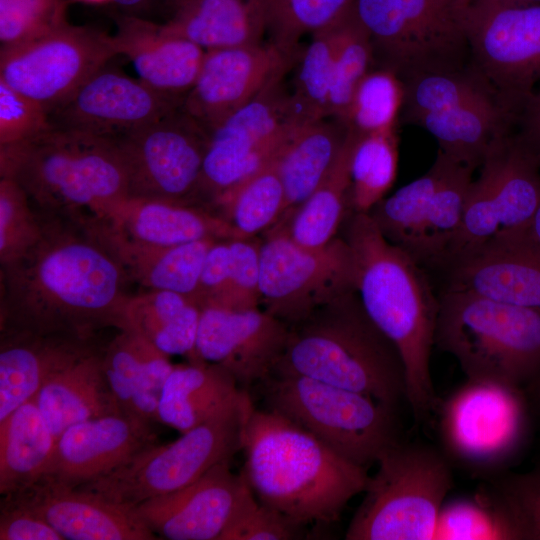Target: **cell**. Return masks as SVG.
I'll use <instances>...</instances> for the list:
<instances>
[{"mask_svg":"<svg viewBox=\"0 0 540 540\" xmlns=\"http://www.w3.org/2000/svg\"><path fill=\"white\" fill-rule=\"evenodd\" d=\"M42 219L39 240L1 265L0 331L121 329L132 281L113 250L92 226Z\"/></svg>","mask_w":540,"mask_h":540,"instance_id":"6da1fadb","label":"cell"},{"mask_svg":"<svg viewBox=\"0 0 540 540\" xmlns=\"http://www.w3.org/2000/svg\"><path fill=\"white\" fill-rule=\"evenodd\" d=\"M355 268V290L379 330L397 348L405 370L406 402L414 418L436 412L430 360L439 298L422 266L391 244L369 213L353 212L345 236Z\"/></svg>","mask_w":540,"mask_h":540,"instance_id":"7a4b0ae2","label":"cell"},{"mask_svg":"<svg viewBox=\"0 0 540 540\" xmlns=\"http://www.w3.org/2000/svg\"><path fill=\"white\" fill-rule=\"evenodd\" d=\"M241 450V473L256 499L301 526L337 521L370 477L367 468L269 408H253Z\"/></svg>","mask_w":540,"mask_h":540,"instance_id":"3957f363","label":"cell"},{"mask_svg":"<svg viewBox=\"0 0 540 540\" xmlns=\"http://www.w3.org/2000/svg\"><path fill=\"white\" fill-rule=\"evenodd\" d=\"M0 176L23 188L40 217L87 226L102 224L129 195L114 139L69 129L0 146Z\"/></svg>","mask_w":540,"mask_h":540,"instance_id":"277c9868","label":"cell"},{"mask_svg":"<svg viewBox=\"0 0 540 540\" xmlns=\"http://www.w3.org/2000/svg\"><path fill=\"white\" fill-rule=\"evenodd\" d=\"M273 372L301 375L361 393L395 410L406 400L401 356L369 318L356 290L291 326Z\"/></svg>","mask_w":540,"mask_h":540,"instance_id":"5b68a950","label":"cell"},{"mask_svg":"<svg viewBox=\"0 0 540 540\" xmlns=\"http://www.w3.org/2000/svg\"><path fill=\"white\" fill-rule=\"evenodd\" d=\"M435 345L467 378L526 386L540 372V311L468 291L439 298Z\"/></svg>","mask_w":540,"mask_h":540,"instance_id":"8992f818","label":"cell"},{"mask_svg":"<svg viewBox=\"0 0 540 540\" xmlns=\"http://www.w3.org/2000/svg\"><path fill=\"white\" fill-rule=\"evenodd\" d=\"M376 463L345 539H433L453 485L448 457L430 445L398 440Z\"/></svg>","mask_w":540,"mask_h":540,"instance_id":"52a82bcc","label":"cell"},{"mask_svg":"<svg viewBox=\"0 0 540 540\" xmlns=\"http://www.w3.org/2000/svg\"><path fill=\"white\" fill-rule=\"evenodd\" d=\"M253 408L242 389L215 417L173 442L144 448L110 473L77 488L130 508L182 489L242 449L243 431Z\"/></svg>","mask_w":540,"mask_h":540,"instance_id":"ba28073f","label":"cell"},{"mask_svg":"<svg viewBox=\"0 0 540 540\" xmlns=\"http://www.w3.org/2000/svg\"><path fill=\"white\" fill-rule=\"evenodd\" d=\"M470 0H355L377 67L402 80L470 65L466 22Z\"/></svg>","mask_w":540,"mask_h":540,"instance_id":"9c48e42d","label":"cell"},{"mask_svg":"<svg viewBox=\"0 0 540 540\" xmlns=\"http://www.w3.org/2000/svg\"><path fill=\"white\" fill-rule=\"evenodd\" d=\"M265 401L350 462L367 468L399 438L396 410L374 398L309 377L273 372Z\"/></svg>","mask_w":540,"mask_h":540,"instance_id":"30bf717a","label":"cell"},{"mask_svg":"<svg viewBox=\"0 0 540 540\" xmlns=\"http://www.w3.org/2000/svg\"><path fill=\"white\" fill-rule=\"evenodd\" d=\"M528 402L520 386L467 378L438 404L442 451L451 463L478 475L503 470L527 442Z\"/></svg>","mask_w":540,"mask_h":540,"instance_id":"8fae6325","label":"cell"},{"mask_svg":"<svg viewBox=\"0 0 540 540\" xmlns=\"http://www.w3.org/2000/svg\"><path fill=\"white\" fill-rule=\"evenodd\" d=\"M476 169L438 150L421 177L369 212L382 235L421 266H444Z\"/></svg>","mask_w":540,"mask_h":540,"instance_id":"7c38bea8","label":"cell"},{"mask_svg":"<svg viewBox=\"0 0 540 540\" xmlns=\"http://www.w3.org/2000/svg\"><path fill=\"white\" fill-rule=\"evenodd\" d=\"M470 65L517 119L540 93V3L470 0Z\"/></svg>","mask_w":540,"mask_h":540,"instance_id":"4fadbf2b","label":"cell"},{"mask_svg":"<svg viewBox=\"0 0 540 540\" xmlns=\"http://www.w3.org/2000/svg\"><path fill=\"white\" fill-rule=\"evenodd\" d=\"M355 290L351 248L335 237L320 248L293 241L275 225L260 247V307L289 327L338 297Z\"/></svg>","mask_w":540,"mask_h":540,"instance_id":"5bb4252c","label":"cell"},{"mask_svg":"<svg viewBox=\"0 0 540 540\" xmlns=\"http://www.w3.org/2000/svg\"><path fill=\"white\" fill-rule=\"evenodd\" d=\"M480 168L444 266L470 256L499 234L525 230L540 204V163L514 131L494 143Z\"/></svg>","mask_w":540,"mask_h":540,"instance_id":"9a60e30c","label":"cell"},{"mask_svg":"<svg viewBox=\"0 0 540 540\" xmlns=\"http://www.w3.org/2000/svg\"><path fill=\"white\" fill-rule=\"evenodd\" d=\"M118 55L113 36L63 22L27 42L0 49V80L48 112Z\"/></svg>","mask_w":540,"mask_h":540,"instance_id":"2e32d148","label":"cell"},{"mask_svg":"<svg viewBox=\"0 0 540 540\" xmlns=\"http://www.w3.org/2000/svg\"><path fill=\"white\" fill-rule=\"evenodd\" d=\"M280 77L209 133L197 195L213 202L279 152L297 127Z\"/></svg>","mask_w":540,"mask_h":540,"instance_id":"e0dca14e","label":"cell"},{"mask_svg":"<svg viewBox=\"0 0 540 540\" xmlns=\"http://www.w3.org/2000/svg\"><path fill=\"white\" fill-rule=\"evenodd\" d=\"M114 141L128 196L196 203L209 132L181 106Z\"/></svg>","mask_w":540,"mask_h":540,"instance_id":"ac0fdd59","label":"cell"},{"mask_svg":"<svg viewBox=\"0 0 540 540\" xmlns=\"http://www.w3.org/2000/svg\"><path fill=\"white\" fill-rule=\"evenodd\" d=\"M298 55L271 41L207 50L181 107L210 133L273 81L286 76Z\"/></svg>","mask_w":540,"mask_h":540,"instance_id":"d6986e66","label":"cell"},{"mask_svg":"<svg viewBox=\"0 0 540 540\" xmlns=\"http://www.w3.org/2000/svg\"><path fill=\"white\" fill-rule=\"evenodd\" d=\"M182 102L106 65L51 110L49 119L54 128L115 139L162 118Z\"/></svg>","mask_w":540,"mask_h":540,"instance_id":"ffe728a7","label":"cell"},{"mask_svg":"<svg viewBox=\"0 0 540 540\" xmlns=\"http://www.w3.org/2000/svg\"><path fill=\"white\" fill-rule=\"evenodd\" d=\"M255 498L242 473L224 461L192 484L134 509L163 538L221 540Z\"/></svg>","mask_w":540,"mask_h":540,"instance_id":"44dd1931","label":"cell"},{"mask_svg":"<svg viewBox=\"0 0 540 540\" xmlns=\"http://www.w3.org/2000/svg\"><path fill=\"white\" fill-rule=\"evenodd\" d=\"M290 327L261 307L202 308L196 359L227 370L246 388L269 377L285 351Z\"/></svg>","mask_w":540,"mask_h":540,"instance_id":"7402d4cb","label":"cell"},{"mask_svg":"<svg viewBox=\"0 0 540 540\" xmlns=\"http://www.w3.org/2000/svg\"><path fill=\"white\" fill-rule=\"evenodd\" d=\"M150 423L118 413L68 427L58 437L54 457L42 479L77 488L110 473L157 443Z\"/></svg>","mask_w":540,"mask_h":540,"instance_id":"603a6c76","label":"cell"},{"mask_svg":"<svg viewBox=\"0 0 540 540\" xmlns=\"http://www.w3.org/2000/svg\"><path fill=\"white\" fill-rule=\"evenodd\" d=\"M2 501L37 514L68 540H152L156 534L134 508L91 492L39 480Z\"/></svg>","mask_w":540,"mask_h":540,"instance_id":"cb8c5ba5","label":"cell"},{"mask_svg":"<svg viewBox=\"0 0 540 540\" xmlns=\"http://www.w3.org/2000/svg\"><path fill=\"white\" fill-rule=\"evenodd\" d=\"M449 268L448 289L540 311V244L525 230L499 234Z\"/></svg>","mask_w":540,"mask_h":540,"instance_id":"d4e9b609","label":"cell"},{"mask_svg":"<svg viewBox=\"0 0 540 540\" xmlns=\"http://www.w3.org/2000/svg\"><path fill=\"white\" fill-rule=\"evenodd\" d=\"M95 228L129 242L157 247L241 238L226 219L196 203L132 196L116 204Z\"/></svg>","mask_w":540,"mask_h":540,"instance_id":"484cf974","label":"cell"},{"mask_svg":"<svg viewBox=\"0 0 540 540\" xmlns=\"http://www.w3.org/2000/svg\"><path fill=\"white\" fill-rule=\"evenodd\" d=\"M0 423L57 373L100 349L95 338L0 331Z\"/></svg>","mask_w":540,"mask_h":540,"instance_id":"4316f807","label":"cell"},{"mask_svg":"<svg viewBox=\"0 0 540 540\" xmlns=\"http://www.w3.org/2000/svg\"><path fill=\"white\" fill-rule=\"evenodd\" d=\"M113 35L118 54L133 64L138 78L161 94L183 101L198 76L205 50L156 24L124 14Z\"/></svg>","mask_w":540,"mask_h":540,"instance_id":"83f0119b","label":"cell"},{"mask_svg":"<svg viewBox=\"0 0 540 540\" xmlns=\"http://www.w3.org/2000/svg\"><path fill=\"white\" fill-rule=\"evenodd\" d=\"M169 355L139 333L122 328L103 348V369L123 413L159 422L164 384L174 368Z\"/></svg>","mask_w":540,"mask_h":540,"instance_id":"f1b7e54d","label":"cell"},{"mask_svg":"<svg viewBox=\"0 0 540 540\" xmlns=\"http://www.w3.org/2000/svg\"><path fill=\"white\" fill-rule=\"evenodd\" d=\"M102 355L100 348L66 367L33 398L57 439L74 424L123 413L105 376Z\"/></svg>","mask_w":540,"mask_h":540,"instance_id":"f546056e","label":"cell"},{"mask_svg":"<svg viewBox=\"0 0 540 540\" xmlns=\"http://www.w3.org/2000/svg\"><path fill=\"white\" fill-rule=\"evenodd\" d=\"M164 26L205 51L257 44L267 32L266 0H186Z\"/></svg>","mask_w":540,"mask_h":540,"instance_id":"4dcf8cb0","label":"cell"},{"mask_svg":"<svg viewBox=\"0 0 540 540\" xmlns=\"http://www.w3.org/2000/svg\"><path fill=\"white\" fill-rule=\"evenodd\" d=\"M241 390L218 365L201 360L174 365L162 390L158 420L184 433L224 411Z\"/></svg>","mask_w":540,"mask_h":540,"instance_id":"1f68e13d","label":"cell"},{"mask_svg":"<svg viewBox=\"0 0 540 540\" xmlns=\"http://www.w3.org/2000/svg\"><path fill=\"white\" fill-rule=\"evenodd\" d=\"M412 123L426 129L447 156L477 169L494 143L514 131L516 118L499 102H482L426 113Z\"/></svg>","mask_w":540,"mask_h":540,"instance_id":"d6a6232c","label":"cell"},{"mask_svg":"<svg viewBox=\"0 0 540 540\" xmlns=\"http://www.w3.org/2000/svg\"><path fill=\"white\" fill-rule=\"evenodd\" d=\"M95 229L113 250L131 281L147 290L173 291L193 301L206 255L218 241L203 239L168 247L146 246Z\"/></svg>","mask_w":540,"mask_h":540,"instance_id":"836d02e7","label":"cell"},{"mask_svg":"<svg viewBox=\"0 0 540 540\" xmlns=\"http://www.w3.org/2000/svg\"><path fill=\"white\" fill-rule=\"evenodd\" d=\"M347 132L348 128L341 122L322 119L297 127L284 143L274 157L286 197V210L280 221L301 205L326 177Z\"/></svg>","mask_w":540,"mask_h":540,"instance_id":"e575fe53","label":"cell"},{"mask_svg":"<svg viewBox=\"0 0 540 540\" xmlns=\"http://www.w3.org/2000/svg\"><path fill=\"white\" fill-rule=\"evenodd\" d=\"M57 438L34 399L0 423V494L23 491L43 478L54 457Z\"/></svg>","mask_w":540,"mask_h":540,"instance_id":"d590c367","label":"cell"},{"mask_svg":"<svg viewBox=\"0 0 540 540\" xmlns=\"http://www.w3.org/2000/svg\"><path fill=\"white\" fill-rule=\"evenodd\" d=\"M202 308L191 298L167 290L131 295L122 328L133 330L165 354L196 359V340ZM121 328V329H122Z\"/></svg>","mask_w":540,"mask_h":540,"instance_id":"8d00e7d4","label":"cell"},{"mask_svg":"<svg viewBox=\"0 0 540 540\" xmlns=\"http://www.w3.org/2000/svg\"><path fill=\"white\" fill-rule=\"evenodd\" d=\"M356 133L346 139L329 173L310 196L276 225L301 246L320 248L335 237L350 207V160Z\"/></svg>","mask_w":540,"mask_h":540,"instance_id":"74e56055","label":"cell"},{"mask_svg":"<svg viewBox=\"0 0 540 540\" xmlns=\"http://www.w3.org/2000/svg\"><path fill=\"white\" fill-rule=\"evenodd\" d=\"M213 204L241 238L257 237L275 226L286 210L275 159L223 192Z\"/></svg>","mask_w":540,"mask_h":540,"instance_id":"f35d334b","label":"cell"},{"mask_svg":"<svg viewBox=\"0 0 540 540\" xmlns=\"http://www.w3.org/2000/svg\"><path fill=\"white\" fill-rule=\"evenodd\" d=\"M402 118L412 123L420 115L470 103L499 102L486 81L469 65L463 69L418 74L403 80Z\"/></svg>","mask_w":540,"mask_h":540,"instance_id":"ab89813d","label":"cell"},{"mask_svg":"<svg viewBox=\"0 0 540 540\" xmlns=\"http://www.w3.org/2000/svg\"><path fill=\"white\" fill-rule=\"evenodd\" d=\"M336 24L311 34L310 43L300 50L295 61L296 71L290 102L298 126L329 117Z\"/></svg>","mask_w":540,"mask_h":540,"instance_id":"60d3db41","label":"cell"},{"mask_svg":"<svg viewBox=\"0 0 540 540\" xmlns=\"http://www.w3.org/2000/svg\"><path fill=\"white\" fill-rule=\"evenodd\" d=\"M398 168L397 129L357 134L350 160V207L369 213L394 184Z\"/></svg>","mask_w":540,"mask_h":540,"instance_id":"b9f144b4","label":"cell"},{"mask_svg":"<svg viewBox=\"0 0 540 540\" xmlns=\"http://www.w3.org/2000/svg\"><path fill=\"white\" fill-rule=\"evenodd\" d=\"M404 97L403 80L388 68L374 66L358 84L344 125L357 134L397 129Z\"/></svg>","mask_w":540,"mask_h":540,"instance_id":"7bdbcfd3","label":"cell"},{"mask_svg":"<svg viewBox=\"0 0 540 540\" xmlns=\"http://www.w3.org/2000/svg\"><path fill=\"white\" fill-rule=\"evenodd\" d=\"M354 4L355 0H266L270 41L298 55L302 36L335 25L351 13Z\"/></svg>","mask_w":540,"mask_h":540,"instance_id":"ee69618b","label":"cell"},{"mask_svg":"<svg viewBox=\"0 0 540 540\" xmlns=\"http://www.w3.org/2000/svg\"><path fill=\"white\" fill-rule=\"evenodd\" d=\"M335 62L329 117L341 122L347 116L354 92L375 66L370 38L357 20L354 8L335 26Z\"/></svg>","mask_w":540,"mask_h":540,"instance_id":"f6af8a7d","label":"cell"},{"mask_svg":"<svg viewBox=\"0 0 540 540\" xmlns=\"http://www.w3.org/2000/svg\"><path fill=\"white\" fill-rule=\"evenodd\" d=\"M512 539L540 540V468L500 476L479 494Z\"/></svg>","mask_w":540,"mask_h":540,"instance_id":"bcb514c9","label":"cell"},{"mask_svg":"<svg viewBox=\"0 0 540 540\" xmlns=\"http://www.w3.org/2000/svg\"><path fill=\"white\" fill-rule=\"evenodd\" d=\"M43 219L23 188L10 178L0 179V262L12 261L41 237Z\"/></svg>","mask_w":540,"mask_h":540,"instance_id":"7dc6e473","label":"cell"},{"mask_svg":"<svg viewBox=\"0 0 540 540\" xmlns=\"http://www.w3.org/2000/svg\"><path fill=\"white\" fill-rule=\"evenodd\" d=\"M433 539H512L511 534L486 501L457 498L444 502Z\"/></svg>","mask_w":540,"mask_h":540,"instance_id":"c3c4849f","label":"cell"},{"mask_svg":"<svg viewBox=\"0 0 540 540\" xmlns=\"http://www.w3.org/2000/svg\"><path fill=\"white\" fill-rule=\"evenodd\" d=\"M66 0H0L1 48L41 36L66 21Z\"/></svg>","mask_w":540,"mask_h":540,"instance_id":"681fc988","label":"cell"},{"mask_svg":"<svg viewBox=\"0 0 540 540\" xmlns=\"http://www.w3.org/2000/svg\"><path fill=\"white\" fill-rule=\"evenodd\" d=\"M260 247L261 238L258 236L230 240L227 285L218 307H260Z\"/></svg>","mask_w":540,"mask_h":540,"instance_id":"f907efd6","label":"cell"},{"mask_svg":"<svg viewBox=\"0 0 540 540\" xmlns=\"http://www.w3.org/2000/svg\"><path fill=\"white\" fill-rule=\"evenodd\" d=\"M51 127L42 105L0 80V146L25 141Z\"/></svg>","mask_w":540,"mask_h":540,"instance_id":"816d5d0a","label":"cell"},{"mask_svg":"<svg viewBox=\"0 0 540 540\" xmlns=\"http://www.w3.org/2000/svg\"><path fill=\"white\" fill-rule=\"evenodd\" d=\"M303 526L255 500L242 512L221 540H289L301 538Z\"/></svg>","mask_w":540,"mask_h":540,"instance_id":"f5cc1de1","label":"cell"},{"mask_svg":"<svg viewBox=\"0 0 540 540\" xmlns=\"http://www.w3.org/2000/svg\"><path fill=\"white\" fill-rule=\"evenodd\" d=\"M1 540H64L47 521L21 506L1 501Z\"/></svg>","mask_w":540,"mask_h":540,"instance_id":"db71d44e","label":"cell"},{"mask_svg":"<svg viewBox=\"0 0 540 540\" xmlns=\"http://www.w3.org/2000/svg\"><path fill=\"white\" fill-rule=\"evenodd\" d=\"M517 136L540 163V93L518 114Z\"/></svg>","mask_w":540,"mask_h":540,"instance_id":"11a10c76","label":"cell"},{"mask_svg":"<svg viewBox=\"0 0 540 540\" xmlns=\"http://www.w3.org/2000/svg\"><path fill=\"white\" fill-rule=\"evenodd\" d=\"M525 392L528 399L540 409V372L526 385Z\"/></svg>","mask_w":540,"mask_h":540,"instance_id":"9f6ffc18","label":"cell"},{"mask_svg":"<svg viewBox=\"0 0 540 540\" xmlns=\"http://www.w3.org/2000/svg\"><path fill=\"white\" fill-rule=\"evenodd\" d=\"M525 232L532 240L540 244V204Z\"/></svg>","mask_w":540,"mask_h":540,"instance_id":"6f0895ef","label":"cell"},{"mask_svg":"<svg viewBox=\"0 0 540 540\" xmlns=\"http://www.w3.org/2000/svg\"><path fill=\"white\" fill-rule=\"evenodd\" d=\"M126 11H135L147 6L151 0H113Z\"/></svg>","mask_w":540,"mask_h":540,"instance_id":"680465c9","label":"cell"},{"mask_svg":"<svg viewBox=\"0 0 540 540\" xmlns=\"http://www.w3.org/2000/svg\"><path fill=\"white\" fill-rule=\"evenodd\" d=\"M174 8L186 0H167Z\"/></svg>","mask_w":540,"mask_h":540,"instance_id":"91938a15","label":"cell"},{"mask_svg":"<svg viewBox=\"0 0 540 540\" xmlns=\"http://www.w3.org/2000/svg\"><path fill=\"white\" fill-rule=\"evenodd\" d=\"M526 1L538 2V3H540V0H526Z\"/></svg>","mask_w":540,"mask_h":540,"instance_id":"94428289","label":"cell"}]
</instances>
